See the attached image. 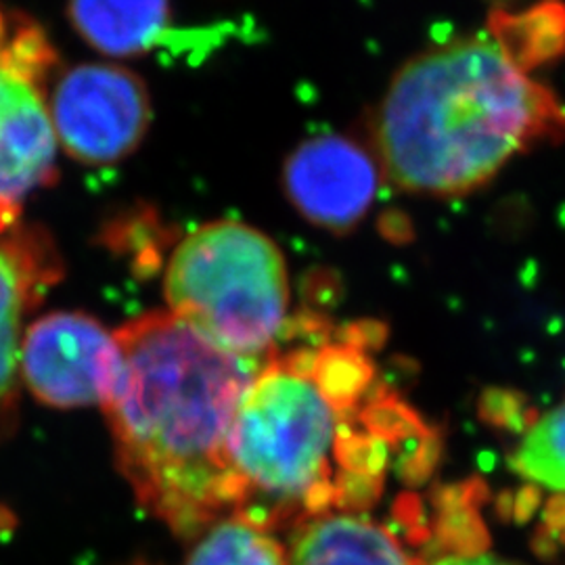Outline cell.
I'll use <instances>...</instances> for the list:
<instances>
[{"label":"cell","instance_id":"cell-4","mask_svg":"<svg viewBox=\"0 0 565 565\" xmlns=\"http://www.w3.org/2000/svg\"><path fill=\"white\" fill-rule=\"evenodd\" d=\"M289 298L279 245L237 221L203 224L186 235L166 270L168 312L207 342L249 361L277 348Z\"/></svg>","mask_w":565,"mask_h":565},{"label":"cell","instance_id":"cell-15","mask_svg":"<svg viewBox=\"0 0 565 565\" xmlns=\"http://www.w3.org/2000/svg\"><path fill=\"white\" fill-rule=\"evenodd\" d=\"M429 565H509L505 562H501V559H497V557H490V555H486V553H480V555H446V557H440V559H436L434 564Z\"/></svg>","mask_w":565,"mask_h":565},{"label":"cell","instance_id":"cell-1","mask_svg":"<svg viewBox=\"0 0 565 565\" xmlns=\"http://www.w3.org/2000/svg\"><path fill=\"white\" fill-rule=\"evenodd\" d=\"M382 380L369 333L275 348L258 364L231 429L243 520L273 532L324 513H363L408 446L429 436Z\"/></svg>","mask_w":565,"mask_h":565},{"label":"cell","instance_id":"cell-6","mask_svg":"<svg viewBox=\"0 0 565 565\" xmlns=\"http://www.w3.org/2000/svg\"><path fill=\"white\" fill-rule=\"evenodd\" d=\"M49 109L65 153L90 166L128 158L151 124L145 82L111 63H84L67 70L55 82Z\"/></svg>","mask_w":565,"mask_h":565},{"label":"cell","instance_id":"cell-10","mask_svg":"<svg viewBox=\"0 0 565 565\" xmlns=\"http://www.w3.org/2000/svg\"><path fill=\"white\" fill-rule=\"evenodd\" d=\"M287 565H424L398 536L363 513L333 511L298 525Z\"/></svg>","mask_w":565,"mask_h":565},{"label":"cell","instance_id":"cell-11","mask_svg":"<svg viewBox=\"0 0 565 565\" xmlns=\"http://www.w3.org/2000/svg\"><path fill=\"white\" fill-rule=\"evenodd\" d=\"M76 32L107 57L149 53L170 28V0H70Z\"/></svg>","mask_w":565,"mask_h":565},{"label":"cell","instance_id":"cell-13","mask_svg":"<svg viewBox=\"0 0 565 565\" xmlns=\"http://www.w3.org/2000/svg\"><path fill=\"white\" fill-rule=\"evenodd\" d=\"M186 565H287V553L268 530L231 513L203 532Z\"/></svg>","mask_w":565,"mask_h":565},{"label":"cell","instance_id":"cell-8","mask_svg":"<svg viewBox=\"0 0 565 565\" xmlns=\"http://www.w3.org/2000/svg\"><path fill=\"white\" fill-rule=\"evenodd\" d=\"M380 163L342 135H321L298 145L282 168L285 193L303 218L342 233L363 221L380 191Z\"/></svg>","mask_w":565,"mask_h":565},{"label":"cell","instance_id":"cell-9","mask_svg":"<svg viewBox=\"0 0 565 565\" xmlns=\"http://www.w3.org/2000/svg\"><path fill=\"white\" fill-rule=\"evenodd\" d=\"M61 275L60 254L39 226H15L0 237V413L15 394L23 319Z\"/></svg>","mask_w":565,"mask_h":565},{"label":"cell","instance_id":"cell-12","mask_svg":"<svg viewBox=\"0 0 565 565\" xmlns=\"http://www.w3.org/2000/svg\"><path fill=\"white\" fill-rule=\"evenodd\" d=\"M488 34L527 72L565 57V2L545 0L522 13L492 15Z\"/></svg>","mask_w":565,"mask_h":565},{"label":"cell","instance_id":"cell-14","mask_svg":"<svg viewBox=\"0 0 565 565\" xmlns=\"http://www.w3.org/2000/svg\"><path fill=\"white\" fill-rule=\"evenodd\" d=\"M511 467L527 482L565 494V398L525 431Z\"/></svg>","mask_w":565,"mask_h":565},{"label":"cell","instance_id":"cell-7","mask_svg":"<svg viewBox=\"0 0 565 565\" xmlns=\"http://www.w3.org/2000/svg\"><path fill=\"white\" fill-rule=\"evenodd\" d=\"M120 364L116 335L82 312L44 315L21 340L23 382L41 403L55 408L105 404Z\"/></svg>","mask_w":565,"mask_h":565},{"label":"cell","instance_id":"cell-3","mask_svg":"<svg viewBox=\"0 0 565 565\" xmlns=\"http://www.w3.org/2000/svg\"><path fill=\"white\" fill-rule=\"evenodd\" d=\"M373 139L398 189L459 198L541 142L564 141L565 105L486 32L406 61L385 90Z\"/></svg>","mask_w":565,"mask_h":565},{"label":"cell","instance_id":"cell-5","mask_svg":"<svg viewBox=\"0 0 565 565\" xmlns=\"http://www.w3.org/2000/svg\"><path fill=\"white\" fill-rule=\"evenodd\" d=\"M57 60L42 25L0 4V237L18 226L28 195L55 179L46 88Z\"/></svg>","mask_w":565,"mask_h":565},{"label":"cell","instance_id":"cell-2","mask_svg":"<svg viewBox=\"0 0 565 565\" xmlns=\"http://www.w3.org/2000/svg\"><path fill=\"white\" fill-rule=\"evenodd\" d=\"M114 335L120 373L103 408L121 476L142 509L193 539L245 505L228 445L260 363L207 342L168 310Z\"/></svg>","mask_w":565,"mask_h":565}]
</instances>
